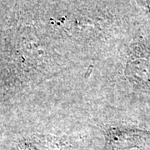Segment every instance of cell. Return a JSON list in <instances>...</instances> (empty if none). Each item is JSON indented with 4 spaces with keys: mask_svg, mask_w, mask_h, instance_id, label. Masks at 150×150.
I'll use <instances>...</instances> for the list:
<instances>
[{
    "mask_svg": "<svg viewBox=\"0 0 150 150\" xmlns=\"http://www.w3.org/2000/svg\"><path fill=\"white\" fill-rule=\"evenodd\" d=\"M104 137V150H127L141 148L150 141L149 133L120 127L105 128Z\"/></svg>",
    "mask_w": 150,
    "mask_h": 150,
    "instance_id": "6da1fadb",
    "label": "cell"
},
{
    "mask_svg": "<svg viewBox=\"0 0 150 150\" xmlns=\"http://www.w3.org/2000/svg\"><path fill=\"white\" fill-rule=\"evenodd\" d=\"M13 150H79V148L68 136L37 134L18 140Z\"/></svg>",
    "mask_w": 150,
    "mask_h": 150,
    "instance_id": "7a4b0ae2",
    "label": "cell"
}]
</instances>
